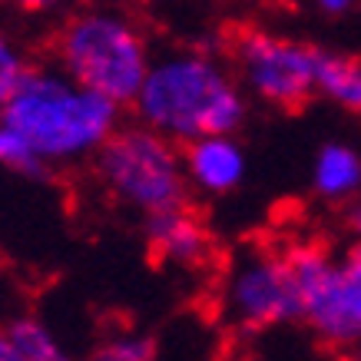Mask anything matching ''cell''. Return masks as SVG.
Returning <instances> with one entry per match:
<instances>
[{
  "label": "cell",
  "instance_id": "cell-7",
  "mask_svg": "<svg viewBox=\"0 0 361 361\" xmlns=\"http://www.w3.org/2000/svg\"><path fill=\"white\" fill-rule=\"evenodd\" d=\"M288 262L302 295V322L331 348H351L361 338V325L351 312L341 259L322 245H295L288 249Z\"/></svg>",
  "mask_w": 361,
  "mask_h": 361
},
{
  "label": "cell",
  "instance_id": "cell-15",
  "mask_svg": "<svg viewBox=\"0 0 361 361\" xmlns=\"http://www.w3.org/2000/svg\"><path fill=\"white\" fill-rule=\"evenodd\" d=\"M153 355H156L153 338L136 335V331H120V335H113L103 345L97 361H153Z\"/></svg>",
  "mask_w": 361,
  "mask_h": 361
},
{
  "label": "cell",
  "instance_id": "cell-13",
  "mask_svg": "<svg viewBox=\"0 0 361 361\" xmlns=\"http://www.w3.org/2000/svg\"><path fill=\"white\" fill-rule=\"evenodd\" d=\"M0 169H11L20 176H40L47 169L44 159L33 153L30 142L4 120H0Z\"/></svg>",
  "mask_w": 361,
  "mask_h": 361
},
{
  "label": "cell",
  "instance_id": "cell-4",
  "mask_svg": "<svg viewBox=\"0 0 361 361\" xmlns=\"http://www.w3.org/2000/svg\"><path fill=\"white\" fill-rule=\"evenodd\" d=\"M103 186L123 206L156 216L186 202L189 176L176 142L149 126H120L97 153Z\"/></svg>",
  "mask_w": 361,
  "mask_h": 361
},
{
  "label": "cell",
  "instance_id": "cell-8",
  "mask_svg": "<svg viewBox=\"0 0 361 361\" xmlns=\"http://www.w3.org/2000/svg\"><path fill=\"white\" fill-rule=\"evenodd\" d=\"M183 163H186L189 186L206 196H226L245 179V153L232 140V133H216L186 142Z\"/></svg>",
  "mask_w": 361,
  "mask_h": 361
},
{
  "label": "cell",
  "instance_id": "cell-14",
  "mask_svg": "<svg viewBox=\"0 0 361 361\" xmlns=\"http://www.w3.org/2000/svg\"><path fill=\"white\" fill-rule=\"evenodd\" d=\"M27 73H30V66H27L23 50L17 47L11 33L0 30V110L11 103V97L17 93V87L23 83Z\"/></svg>",
  "mask_w": 361,
  "mask_h": 361
},
{
  "label": "cell",
  "instance_id": "cell-9",
  "mask_svg": "<svg viewBox=\"0 0 361 361\" xmlns=\"http://www.w3.org/2000/svg\"><path fill=\"white\" fill-rule=\"evenodd\" d=\"M149 245L163 262L179 265V269H199L212 255V239L206 226L186 206L149 216Z\"/></svg>",
  "mask_w": 361,
  "mask_h": 361
},
{
  "label": "cell",
  "instance_id": "cell-5",
  "mask_svg": "<svg viewBox=\"0 0 361 361\" xmlns=\"http://www.w3.org/2000/svg\"><path fill=\"white\" fill-rule=\"evenodd\" d=\"M222 312L239 329H272L302 318V295L288 252L252 249L239 255L222 282Z\"/></svg>",
  "mask_w": 361,
  "mask_h": 361
},
{
  "label": "cell",
  "instance_id": "cell-2",
  "mask_svg": "<svg viewBox=\"0 0 361 361\" xmlns=\"http://www.w3.org/2000/svg\"><path fill=\"white\" fill-rule=\"evenodd\" d=\"M0 120L33 146L44 166L80 163L97 156L120 130V103L54 70H30Z\"/></svg>",
  "mask_w": 361,
  "mask_h": 361
},
{
  "label": "cell",
  "instance_id": "cell-12",
  "mask_svg": "<svg viewBox=\"0 0 361 361\" xmlns=\"http://www.w3.org/2000/svg\"><path fill=\"white\" fill-rule=\"evenodd\" d=\"M11 341L17 355L23 361H60V348H56L54 331L47 329L37 318H17L11 329Z\"/></svg>",
  "mask_w": 361,
  "mask_h": 361
},
{
  "label": "cell",
  "instance_id": "cell-19",
  "mask_svg": "<svg viewBox=\"0 0 361 361\" xmlns=\"http://www.w3.org/2000/svg\"><path fill=\"white\" fill-rule=\"evenodd\" d=\"M325 13H348L355 7V0H315Z\"/></svg>",
  "mask_w": 361,
  "mask_h": 361
},
{
  "label": "cell",
  "instance_id": "cell-22",
  "mask_svg": "<svg viewBox=\"0 0 361 361\" xmlns=\"http://www.w3.org/2000/svg\"><path fill=\"white\" fill-rule=\"evenodd\" d=\"M60 361H63V358H60Z\"/></svg>",
  "mask_w": 361,
  "mask_h": 361
},
{
  "label": "cell",
  "instance_id": "cell-6",
  "mask_svg": "<svg viewBox=\"0 0 361 361\" xmlns=\"http://www.w3.org/2000/svg\"><path fill=\"white\" fill-rule=\"evenodd\" d=\"M232 60H235L242 87L272 106L295 110L315 93L318 50L298 44L292 37L245 30L235 37Z\"/></svg>",
  "mask_w": 361,
  "mask_h": 361
},
{
  "label": "cell",
  "instance_id": "cell-17",
  "mask_svg": "<svg viewBox=\"0 0 361 361\" xmlns=\"http://www.w3.org/2000/svg\"><path fill=\"white\" fill-rule=\"evenodd\" d=\"M17 7L20 13H37V17H50V13H63V11H73L77 0H4Z\"/></svg>",
  "mask_w": 361,
  "mask_h": 361
},
{
  "label": "cell",
  "instance_id": "cell-21",
  "mask_svg": "<svg viewBox=\"0 0 361 361\" xmlns=\"http://www.w3.org/2000/svg\"><path fill=\"white\" fill-rule=\"evenodd\" d=\"M348 361H361V338L355 341V345H351L348 348Z\"/></svg>",
  "mask_w": 361,
  "mask_h": 361
},
{
  "label": "cell",
  "instance_id": "cell-1",
  "mask_svg": "<svg viewBox=\"0 0 361 361\" xmlns=\"http://www.w3.org/2000/svg\"><path fill=\"white\" fill-rule=\"evenodd\" d=\"M136 120L173 142L235 133L245 120V87L212 54L173 50L156 56L130 103Z\"/></svg>",
  "mask_w": 361,
  "mask_h": 361
},
{
  "label": "cell",
  "instance_id": "cell-11",
  "mask_svg": "<svg viewBox=\"0 0 361 361\" xmlns=\"http://www.w3.org/2000/svg\"><path fill=\"white\" fill-rule=\"evenodd\" d=\"M315 93L348 113H361V60L318 50Z\"/></svg>",
  "mask_w": 361,
  "mask_h": 361
},
{
  "label": "cell",
  "instance_id": "cell-20",
  "mask_svg": "<svg viewBox=\"0 0 361 361\" xmlns=\"http://www.w3.org/2000/svg\"><path fill=\"white\" fill-rule=\"evenodd\" d=\"M348 222H351V229L361 235V192L355 196V202H348Z\"/></svg>",
  "mask_w": 361,
  "mask_h": 361
},
{
  "label": "cell",
  "instance_id": "cell-10",
  "mask_svg": "<svg viewBox=\"0 0 361 361\" xmlns=\"http://www.w3.org/2000/svg\"><path fill=\"white\" fill-rule=\"evenodd\" d=\"M312 192L322 202H355L361 192V149L351 142H325L312 163Z\"/></svg>",
  "mask_w": 361,
  "mask_h": 361
},
{
  "label": "cell",
  "instance_id": "cell-3",
  "mask_svg": "<svg viewBox=\"0 0 361 361\" xmlns=\"http://www.w3.org/2000/svg\"><path fill=\"white\" fill-rule=\"evenodd\" d=\"M56 66L113 103H133L153 66L140 27L120 11L87 7L70 13L54 40Z\"/></svg>",
  "mask_w": 361,
  "mask_h": 361
},
{
  "label": "cell",
  "instance_id": "cell-16",
  "mask_svg": "<svg viewBox=\"0 0 361 361\" xmlns=\"http://www.w3.org/2000/svg\"><path fill=\"white\" fill-rule=\"evenodd\" d=\"M341 269H345V285H348L351 312H355V318H358V325H361V242H355V245L345 252Z\"/></svg>",
  "mask_w": 361,
  "mask_h": 361
},
{
  "label": "cell",
  "instance_id": "cell-18",
  "mask_svg": "<svg viewBox=\"0 0 361 361\" xmlns=\"http://www.w3.org/2000/svg\"><path fill=\"white\" fill-rule=\"evenodd\" d=\"M0 361H23L20 355H17V348H13L11 331L7 329H0Z\"/></svg>",
  "mask_w": 361,
  "mask_h": 361
}]
</instances>
